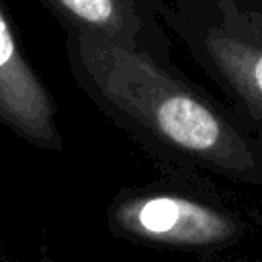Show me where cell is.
Segmentation results:
<instances>
[{"label":"cell","instance_id":"1","mask_svg":"<svg viewBox=\"0 0 262 262\" xmlns=\"http://www.w3.org/2000/svg\"><path fill=\"white\" fill-rule=\"evenodd\" d=\"M66 59L76 86L160 170L262 186V143L244 119L178 63L74 31Z\"/></svg>","mask_w":262,"mask_h":262},{"label":"cell","instance_id":"2","mask_svg":"<svg viewBox=\"0 0 262 262\" xmlns=\"http://www.w3.org/2000/svg\"><path fill=\"white\" fill-rule=\"evenodd\" d=\"M121 186L106 205L113 237L160 250L213 256L262 231V211L221 188L209 174L160 170Z\"/></svg>","mask_w":262,"mask_h":262},{"label":"cell","instance_id":"3","mask_svg":"<svg viewBox=\"0 0 262 262\" xmlns=\"http://www.w3.org/2000/svg\"><path fill=\"white\" fill-rule=\"evenodd\" d=\"M192 61L262 143V0H168Z\"/></svg>","mask_w":262,"mask_h":262},{"label":"cell","instance_id":"4","mask_svg":"<svg viewBox=\"0 0 262 262\" xmlns=\"http://www.w3.org/2000/svg\"><path fill=\"white\" fill-rule=\"evenodd\" d=\"M63 31L111 41L149 53L164 63L174 59L170 2L166 0H37Z\"/></svg>","mask_w":262,"mask_h":262},{"label":"cell","instance_id":"5","mask_svg":"<svg viewBox=\"0 0 262 262\" xmlns=\"http://www.w3.org/2000/svg\"><path fill=\"white\" fill-rule=\"evenodd\" d=\"M0 125L25 143L59 154L63 133L55 98L33 68L10 16L0 4Z\"/></svg>","mask_w":262,"mask_h":262},{"label":"cell","instance_id":"6","mask_svg":"<svg viewBox=\"0 0 262 262\" xmlns=\"http://www.w3.org/2000/svg\"><path fill=\"white\" fill-rule=\"evenodd\" d=\"M194 262H258V260H248V258H217V256H205Z\"/></svg>","mask_w":262,"mask_h":262},{"label":"cell","instance_id":"7","mask_svg":"<svg viewBox=\"0 0 262 262\" xmlns=\"http://www.w3.org/2000/svg\"><path fill=\"white\" fill-rule=\"evenodd\" d=\"M41 262H55V260H53L49 254H43V256H41Z\"/></svg>","mask_w":262,"mask_h":262},{"label":"cell","instance_id":"8","mask_svg":"<svg viewBox=\"0 0 262 262\" xmlns=\"http://www.w3.org/2000/svg\"><path fill=\"white\" fill-rule=\"evenodd\" d=\"M0 262H6V260H4V258H2V256H0Z\"/></svg>","mask_w":262,"mask_h":262}]
</instances>
